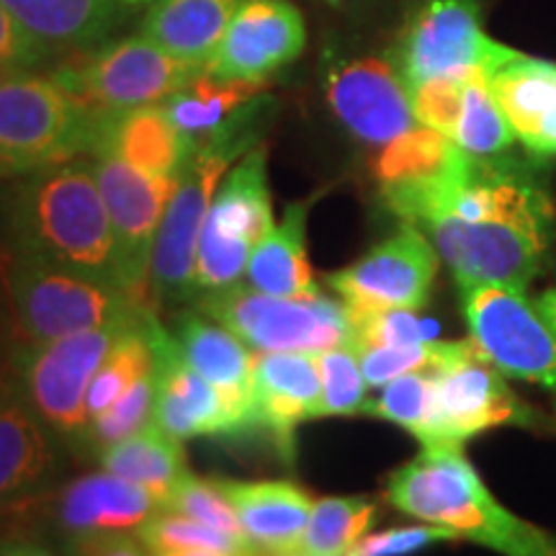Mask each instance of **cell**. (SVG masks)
<instances>
[{"label": "cell", "mask_w": 556, "mask_h": 556, "mask_svg": "<svg viewBox=\"0 0 556 556\" xmlns=\"http://www.w3.org/2000/svg\"><path fill=\"white\" fill-rule=\"evenodd\" d=\"M5 250L124 291L114 229L90 160L37 170L13 186Z\"/></svg>", "instance_id": "1"}, {"label": "cell", "mask_w": 556, "mask_h": 556, "mask_svg": "<svg viewBox=\"0 0 556 556\" xmlns=\"http://www.w3.org/2000/svg\"><path fill=\"white\" fill-rule=\"evenodd\" d=\"M387 497L405 516L451 528L503 556H556V539L513 516L490 495L462 443H426L405 467L394 469Z\"/></svg>", "instance_id": "2"}, {"label": "cell", "mask_w": 556, "mask_h": 556, "mask_svg": "<svg viewBox=\"0 0 556 556\" xmlns=\"http://www.w3.org/2000/svg\"><path fill=\"white\" fill-rule=\"evenodd\" d=\"M270 109L274 99L255 96L219 129L197 139V148L180 170L176 191L165 208L152 253L150 299L155 309H176L197 294V253L208 206L235 160L261 144Z\"/></svg>", "instance_id": "3"}, {"label": "cell", "mask_w": 556, "mask_h": 556, "mask_svg": "<svg viewBox=\"0 0 556 556\" xmlns=\"http://www.w3.org/2000/svg\"><path fill=\"white\" fill-rule=\"evenodd\" d=\"M0 281L21 343L131 328L155 315L152 304L137 302L119 289L11 250L0 255Z\"/></svg>", "instance_id": "4"}, {"label": "cell", "mask_w": 556, "mask_h": 556, "mask_svg": "<svg viewBox=\"0 0 556 556\" xmlns=\"http://www.w3.org/2000/svg\"><path fill=\"white\" fill-rule=\"evenodd\" d=\"M96 116L52 73L9 75L0 83V178H24L86 155Z\"/></svg>", "instance_id": "5"}, {"label": "cell", "mask_w": 556, "mask_h": 556, "mask_svg": "<svg viewBox=\"0 0 556 556\" xmlns=\"http://www.w3.org/2000/svg\"><path fill=\"white\" fill-rule=\"evenodd\" d=\"M199 307L261 353H325L356 340L351 309L328 296L281 299L232 283L206 291Z\"/></svg>", "instance_id": "6"}, {"label": "cell", "mask_w": 556, "mask_h": 556, "mask_svg": "<svg viewBox=\"0 0 556 556\" xmlns=\"http://www.w3.org/2000/svg\"><path fill=\"white\" fill-rule=\"evenodd\" d=\"M201 73L204 70L139 34L80 52L73 62L52 70V78L86 109L106 114L165 103Z\"/></svg>", "instance_id": "7"}, {"label": "cell", "mask_w": 556, "mask_h": 556, "mask_svg": "<svg viewBox=\"0 0 556 556\" xmlns=\"http://www.w3.org/2000/svg\"><path fill=\"white\" fill-rule=\"evenodd\" d=\"M268 150L255 144L232 165L208 206L197 253V291L238 283L258 242L274 232Z\"/></svg>", "instance_id": "8"}, {"label": "cell", "mask_w": 556, "mask_h": 556, "mask_svg": "<svg viewBox=\"0 0 556 556\" xmlns=\"http://www.w3.org/2000/svg\"><path fill=\"white\" fill-rule=\"evenodd\" d=\"M516 50L490 39L479 0H420L402 26L392 62L407 88L435 78L482 73L484 78Z\"/></svg>", "instance_id": "9"}, {"label": "cell", "mask_w": 556, "mask_h": 556, "mask_svg": "<svg viewBox=\"0 0 556 556\" xmlns=\"http://www.w3.org/2000/svg\"><path fill=\"white\" fill-rule=\"evenodd\" d=\"M135 328V325H131ZM129 328L86 330L45 343H18L11 368L26 400L54 435L73 438L86 433L88 387L111 345Z\"/></svg>", "instance_id": "10"}, {"label": "cell", "mask_w": 556, "mask_h": 556, "mask_svg": "<svg viewBox=\"0 0 556 556\" xmlns=\"http://www.w3.org/2000/svg\"><path fill=\"white\" fill-rule=\"evenodd\" d=\"M471 340L505 377L556 392V336L523 291L456 278Z\"/></svg>", "instance_id": "11"}, {"label": "cell", "mask_w": 556, "mask_h": 556, "mask_svg": "<svg viewBox=\"0 0 556 556\" xmlns=\"http://www.w3.org/2000/svg\"><path fill=\"white\" fill-rule=\"evenodd\" d=\"M90 163L114 229L124 291L137 302L152 304V253L178 180L148 176L111 155H93Z\"/></svg>", "instance_id": "12"}, {"label": "cell", "mask_w": 556, "mask_h": 556, "mask_svg": "<svg viewBox=\"0 0 556 556\" xmlns=\"http://www.w3.org/2000/svg\"><path fill=\"white\" fill-rule=\"evenodd\" d=\"M438 274V250L415 225L402 229L364 258L330 274V289L351 315H371L387 309H422Z\"/></svg>", "instance_id": "13"}, {"label": "cell", "mask_w": 556, "mask_h": 556, "mask_svg": "<svg viewBox=\"0 0 556 556\" xmlns=\"http://www.w3.org/2000/svg\"><path fill=\"white\" fill-rule=\"evenodd\" d=\"M435 374V422L428 443H462L497 426H533L536 413L507 387L505 374L467 340ZM426 446V443H422Z\"/></svg>", "instance_id": "14"}, {"label": "cell", "mask_w": 556, "mask_h": 556, "mask_svg": "<svg viewBox=\"0 0 556 556\" xmlns=\"http://www.w3.org/2000/svg\"><path fill=\"white\" fill-rule=\"evenodd\" d=\"M325 96L340 124L366 144L384 148L417 127L409 88L392 60H332L325 70Z\"/></svg>", "instance_id": "15"}, {"label": "cell", "mask_w": 556, "mask_h": 556, "mask_svg": "<svg viewBox=\"0 0 556 556\" xmlns=\"http://www.w3.org/2000/svg\"><path fill=\"white\" fill-rule=\"evenodd\" d=\"M307 45V24L291 0H245L212 54L206 75L219 80L266 83Z\"/></svg>", "instance_id": "16"}, {"label": "cell", "mask_w": 556, "mask_h": 556, "mask_svg": "<svg viewBox=\"0 0 556 556\" xmlns=\"http://www.w3.org/2000/svg\"><path fill=\"white\" fill-rule=\"evenodd\" d=\"M60 471L54 433L26 400L11 364L0 368V510L45 495Z\"/></svg>", "instance_id": "17"}, {"label": "cell", "mask_w": 556, "mask_h": 556, "mask_svg": "<svg viewBox=\"0 0 556 556\" xmlns=\"http://www.w3.org/2000/svg\"><path fill=\"white\" fill-rule=\"evenodd\" d=\"M152 343H155V409L152 422L165 433L189 441V438H235L232 420L222 394L199 371L186 364L180 356L176 338L163 325H152Z\"/></svg>", "instance_id": "18"}, {"label": "cell", "mask_w": 556, "mask_h": 556, "mask_svg": "<svg viewBox=\"0 0 556 556\" xmlns=\"http://www.w3.org/2000/svg\"><path fill=\"white\" fill-rule=\"evenodd\" d=\"M176 338L180 356L193 371H199L225 400L235 438L253 433L255 426V397H253V361L250 348L227 330L225 325L208 323L206 317L184 312L176 319Z\"/></svg>", "instance_id": "19"}, {"label": "cell", "mask_w": 556, "mask_h": 556, "mask_svg": "<svg viewBox=\"0 0 556 556\" xmlns=\"http://www.w3.org/2000/svg\"><path fill=\"white\" fill-rule=\"evenodd\" d=\"M255 426L270 435L283 462L294 458V433L304 420H315L323 400L317 353L278 351L253 361Z\"/></svg>", "instance_id": "20"}, {"label": "cell", "mask_w": 556, "mask_h": 556, "mask_svg": "<svg viewBox=\"0 0 556 556\" xmlns=\"http://www.w3.org/2000/svg\"><path fill=\"white\" fill-rule=\"evenodd\" d=\"M197 139L184 135L170 122L163 103L96 116V137L90 155L119 157L131 168L155 178L178 180L189 163Z\"/></svg>", "instance_id": "21"}, {"label": "cell", "mask_w": 556, "mask_h": 556, "mask_svg": "<svg viewBox=\"0 0 556 556\" xmlns=\"http://www.w3.org/2000/svg\"><path fill=\"white\" fill-rule=\"evenodd\" d=\"M163 505L150 486L116 475H86L60 490L54 520L67 539L131 533Z\"/></svg>", "instance_id": "22"}, {"label": "cell", "mask_w": 556, "mask_h": 556, "mask_svg": "<svg viewBox=\"0 0 556 556\" xmlns=\"http://www.w3.org/2000/svg\"><path fill=\"white\" fill-rule=\"evenodd\" d=\"M486 86L528 152L556 155V62L516 52L486 75Z\"/></svg>", "instance_id": "23"}, {"label": "cell", "mask_w": 556, "mask_h": 556, "mask_svg": "<svg viewBox=\"0 0 556 556\" xmlns=\"http://www.w3.org/2000/svg\"><path fill=\"white\" fill-rule=\"evenodd\" d=\"M54 58L106 45L129 16L119 0H0Z\"/></svg>", "instance_id": "24"}, {"label": "cell", "mask_w": 556, "mask_h": 556, "mask_svg": "<svg viewBox=\"0 0 556 556\" xmlns=\"http://www.w3.org/2000/svg\"><path fill=\"white\" fill-rule=\"evenodd\" d=\"M242 533L255 552L294 554L309 523L315 500L304 486L287 479L268 482H222Z\"/></svg>", "instance_id": "25"}, {"label": "cell", "mask_w": 556, "mask_h": 556, "mask_svg": "<svg viewBox=\"0 0 556 556\" xmlns=\"http://www.w3.org/2000/svg\"><path fill=\"white\" fill-rule=\"evenodd\" d=\"M245 0H160L142 21V37L204 70Z\"/></svg>", "instance_id": "26"}, {"label": "cell", "mask_w": 556, "mask_h": 556, "mask_svg": "<svg viewBox=\"0 0 556 556\" xmlns=\"http://www.w3.org/2000/svg\"><path fill=\"white\" fill-rule=\"evenodd\" d=\"M315 199L294 201L281 225L258 242L248 261L250 287L281 299L323 296L307 258V217Z\"/></svg>", "instance_id": "27"}, {"label": "cell", "mask_w": 556, "mask_h": 556, "mask_svg": "<svg viewBox=\"0 0 556 556\" xmlns=\"http://www.w3.org/2000/svg\"><path fill=\"white\" fill-rule=\"evenodd\" d=\"M101 464L111 475L150 486L160 500L168 495L180 477L189 475L186 451L178 438L168 435L152 420L124 441L101 448Z\"/></svg>", "instance_id": "28"}, {"label": "cell", "mask_w": 556, "mask_h": 556, "mask_svg": "<svg viewBox=\"0 0 556 556\" xmlns=\"http://www.w3.org/2000/svg\"><path fill=\"white\" fill-rule=\"evenodd\" d=\"M266 83H245V80H219L212 75L201 73L184 90L170 96L163 103L168 111L170 122L193 139L219 129L222 124L232 119L238 111L263 93Z\"/></svg>", "instance_id": "29"}, {"label": "cell", "mask_w": 556, "mask_h": 556, "mask_svg": "<svg viewBox=\"0 0 556 556\" xmlns=\"http://www.w3.org/2000/svg\"><path fill=\"white\" fill-rule=\"evenodd\" d=\"M464 152L467 150L458 148L454 139L417 124L415 129L405 131L381 148L377 163H374V176H377L381 189L384 186L420 184V180L448 173L464 157Z\"/></svg>", "instance_id": "30"}, {"label": "cell", "mask_w": 556, "mask_h": 556, "mask_svg": "<svg viewBox=\"0 0 556 556\" xmlns=\"http://www.w3.org/2000/svg\"><path fill=\"white\" fill-rule=\"evenodd\" d=\"M157 315H150L148 319L135 325V328L124 330L119 340L111 345L109 356L90 379L88 387V417L96 420L106 409L122 397L127 389L150 374L155 368V343H152V325H155Z\"/></svg>", "instance_id": "31"}, {"label": "cell", "mask_w": 556, "mask_h": 556, "mask_svg": "<svg viewBox=\"0 0 556 556\" xmlns=\"http://www.w3.org/2000/svg\"><path fill=\"white\" fill-rule=\"evenodd\" d=\"M374 518L377 505L368 497L317 500L294 556H351Z\"/></svg>", "instance_id": "32"}, {"label": "cell", "mask_w": 556, "mask_h": 556, "mask_svg": "<svg viewBox=\"0 0 556 556\" xmlns=\"http://www.w3.org/2000/svg\"><path fill=\"white\" fill-rule=\"evenodd\" d=\"M451 139L477 157L503 155L513 144V139H518L482 73L469 75L467 88H464L462 114H458L456 131Z\"/></svg>", "instance_id": "33"}, {"label": "cell", "mask_w": 556, "mask_h": 556, "mask_svg": "<svg viewBox=\"0 0 556 556\" xmlns=\"http://www.w3.org/2000/svg\"><path fill=\"white\" fill-rule=\"evenodd\" d=\"M137 539L148 548L150 556L178 552V548H214L229 556H255V546L245 539H235L217 528L199 520L178 516V513L157 510L137 528Z\"/></svg>", "instance_id": "34"}, {"label": "cell", "mask_w": 556, "mask_h": 556, "mask_svg": "<svg viewBox=\"0 0 556 556\" xmlns=\"http://www.w3.org/2000/svg\"><path fill=\"white\" fill-rule=\"evenodd\" d=\"M366 413L397 422L420 438V443H428L435 422V374L409 371L392 379L377 400L368 402Z\"/></svg>", "instance_id": "35"}, {"label": "cell", "mask_w": 556, "mask_h": 556, "mask_svg": "<svg viewBox=\"0 0 556 556\" xmlns=\"http://www.w3.org/2000/svg\"><path fill=\"white\" fill-rule=\"evenodd\" d=\"M467 340H428V343L409 345H374L356 348L361 371L368 387H384L392 379L409 371H438L451 358L464 351Z\"/></svg>", "instance_id": "36"}, {"label": "cell", "mask_w": 556, "mask_h": 556, "mask_svg": "<svg viewBox=\"0 0 556 556\" xmlns=\"http://www.w3.org/2000/svg\"><path fill=\"white\" fill-rule=\"evenodd\" d=\"M319 381H323V400H319L317 417L361 415L368 409L366 379L361 371L358 353L353 345L330 348L317 353Z\"/></svg>", "instance_id": "37"}, {"label": "cell", "mask_w": 556, "mask_h": 556, "mask_svg": "<svg viewBox=\"0 0 556 556\" xmlns=\"http://www.w3.org/2000/svg\"><path fill=\"white\" fill-rule=\"evenodd\" d=\"M160 510L178 513V516L199 520V523L217 528V531H225L235 539H245L238 513H235L225 486H222V479L184 475L170 486L168 495L163 497Z\"/></svg>", "instance_id": "38"}, {"label": "cell", "mask_w": 556, "mask_h": 556, "mask_svg": "<svg viewBox=\"0 0 556 556\" xmlns=\"http://www.w3.org/2000/svg\"><path fill=\"white\" fill-rule=\"evenodd\" d=\"M157 364V361H155ZM155 389H157V371L152 368L142 379H137L119 400L111 405L106 413L96 420H90V438L96 446L106 448L111 443L124 441V438L137 433L150 422L152 409H155Z\"/></svg>", "instance_id": "39"}, {"label": "cell", "mask_w": 556, "mask_h": 556, "mask_svg": "<svg viewBox=\"0 0 556 556\" xmlns=\"http://www.w3.org/2000/svg\"><path fill=\"white\" fill-rule=\"evenodd\" d=\"M356 340L353 348L374 345H409L438 340V325L430 319H420L415 309H387L371 315H351Z\"/></svg>", "instance_id": "40"}, {"label": "cell", "mask_w": 556, "mask_h": 556, "mask_svg": "<svg viewBox=\"0 0 556 556\" xmlns=\"http://www.w3.org/2000/svg\"><path fill=\"white\" fill-rule=\"evenodd\" d=\"M467 80L469 75H456V78H435L409 88V99H413L417 124L441 131V135H446L448 139L454 137L458 114H462Z\"/></svg>", "instance_id": "41"}, {"label": "cell", "mask_w": 556, "mask_h": 556, "mask_svg": "<svg viewBox=\"0 0 556 556\" xmlns=\"http://www.w3.org/2000/svg\"><path fill=\"white\" fill-rule=\"evenodd\" d=\"M443 541H462L456 531L443 526H409V528H392V531L374 533L364 536L361 544L353 548L351 556H409L422 548L443 544Z\"/></svg>", "instance_id": "42"}, {"label": "cell", "mask_w": 556, "mask_h": 556, "mask_svg": "<svg viewBox=\"0 0 556 556\" xmlns=\"http://www.w3.org/2000/svg\"><path fill=\"white\" fill-rule=\"evenodd\" d=\"M54 54L34 39L18 18L0 3V67L11 73H34V70L52 60Z\"/></svg>", "instance_id": "43"}, {"label": "cell", "mask_w": 556, "mask_h": 556, "mask_svg": "<svg viewBox=\"0 0 556 556\" xmlns=\"http://www.w3.org/2000/svg\"><path fill=\"white\" fill-rule=\"evenodd\" d=\"M70 556H150L142 541L131 533H99L70 539Z\"/></svg>", "instance_id": "44"}, {"label": "cell", "mask_w": 556, "mask_h": 556, "mask_svg": "<svg viewBox=\"0 0 556 556\" xmlns=\"http://www.w3.org/2000/svg\"><path fill=\"white\" fill-rule=\"evenodd\" d=\"M16 328H13V319H11V309H9V302H5V294H3V281H0V368L11 364V356H13V348L18 343V336H13Z\"/></svg>", "instance_id": "45"}, {"label": "cell", "mask_w": 556, "mask_h": 556, "mask_svg": "<svg viewBox=\"0 0 556 556\" xmlns=\"http://www.w3.org/2000/svg\"><path fill=\"white\" fill-rule=\"evenodd\" d=\"M0 556H54L50 548L29 539H11L0 544Z\"/></svg>", "instance_id": "46"}, {"label": "cell", "mask_w": 556, "mask_h": 556, "mask_svg": "<svg viewBox=\"0 0 556 556\" xmlns=\"http://www.w3.org/2000/svg\"><path fill=\"white\" fill-rule=\"evenodd\" d=\"M536 309H539V315L544 317V323L548 325V330H552L554 336H556V289L554 291H546V294L539 296Z\"/></svg>", "instance_id": "47"}, {"label": "cell", "mask_w": 556, "mask_h": 556, "mask_svg": "<svg viewBox=\"0 0 556 556\" xmlns=\"http://www.w3.org/2000/svg\"><path fill=\"white\" fill-rule=\"evenodd\" d=\"M155 556H229V554L214 552V548H178V552H165Z\"/></svg>", "instance_id": "48"}, {"label": "cell", "mask_w": 556, "mask_h": 556, "mask_svg": "<svg viewBox=\"0 0 556 556\" xmlns=\"http://www.w3.org/2000/svg\"><path fill=\"white\" fill-rule=\"evenodd\" d=\"M9 199H11V191L5 193V197H0V235H3V240H5V214H9Z\"/></svg>", "instance_id": "49"}, {"label": "cell", "mask_w": 556, "mask_h": 556, "mask_svg": "<svg viewBox=\"0 0 556 556\" xmlns=\"http://www.w3.org/2000/svg\"><path fill=\"white\" fill-rule=\"evenodd\" d=\"M119 3L127 5L129 11H135V9H152V5L160 3V0H119Z\"/></svg>", "instance_id": "50"}, {"label": "cell", "mask_w": 556, "mask_h": 556, "mask_svg": "<svg viewBox=\"0 0 556 556\" xmlns=\"http://www.w3.org/2000/svg\"><path fill=\"white\" fill-rule=\"evenodd\" d=\"M9 75H13L11 70H5V67H0V83H3L5 78H9Z\"/></svg>", "instance_id": "51"}, {"label": "cell", "mask_w": 556, "mask_h": 556, "mask_svg": "<svg viewBox=\"0 0 556 556\" xmlns=\"http://www.w3.org/2000/svg\"><path fill=\"white\" fill-rule=\"evenodd\" d=\"M255 556H294V554H266V552H258Z\"/></svg>", "instance_id": "52"}, {"label": "cell", "mask_w": 556, "mask_h": 556, "mask_svg": "<svg viewBox=\"0 0 556 556\" xmlns=\"http://www.w3.org/2000/svg\"><path fill=\"white\" fill-rule=\"evenodd\" d=\"M325 3H332V5H336V3H343V0H325Z\"/></svg>", "instance_id": "53"}]
</instances>
